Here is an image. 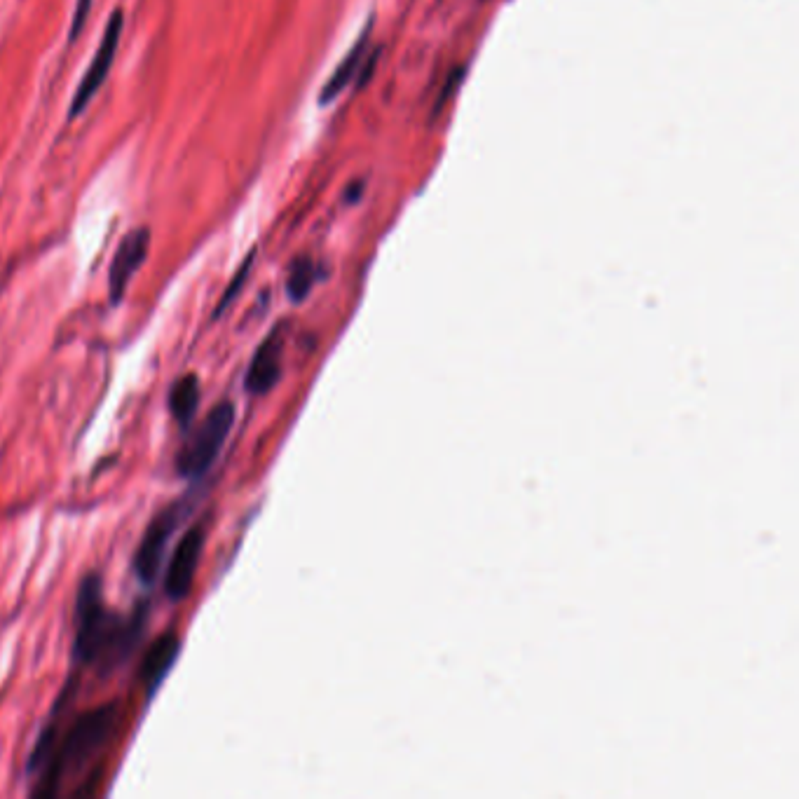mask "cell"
I'll return each mask as SVG.
<instances>
[{
  "label": "cell",
  "instance_id": "cell-1",
  "mask_svg": "<svg viewBox=\"0 0 799 799\" xmlns=\"http://www.w3.org/2000/svg\"><path fill=\"white\" fill-rule=\"evenodd\" d=\"M120 720V703L111 701L80 715L61 739L54 732V727L47 729L38 739V746L29 760V771H40V783L33 790V795H57L61 781L68 774L83 769L87 762H92L111 743L120 727Z\"/></svg>",
  "mask_w": 799,
  "mask_h": 799
},
{
  "label": "cell",
  "instance_id": "cell-2",
  "mask_svg": "<svg viewBox=\"0 0 799 799\" xmlns=\"http://www.w3.org/2000/svg\"><path fill=\"white\" fill-rule=\"evenodd\" d=\"M75 657L80 664H118L132 652L143 633V614L122 619L108 610L99 575H87L78 589L75 605Z\"/></svg>",
  "mask_w": 799,
  "mask_h": 799
},
{
  "label": "cell",
  "instance_id": "cell-3",
  "mask_svg": "<svg viewBox=\"0 0 799 799\" xmlns=\"http://www.w3.org/2000/svg\"><path fill=\"white\" fill-rule=\"evenodd\" d=\"M235 404L232 401H221L211 408L207 420L190 434L186 446L176 455V471L188 481H197L214 467L216 457L228 441L230 429L235 425Z\"/></svg>",
  "mask_w": 799,
  "mask_h": 799
},
{
  "label": "cell",
  "instance_id": "cell-4",
  "mask_svg": "<svg viewBox=\"0 0 799 799\" xmlns=\"http://www.w3.org/2000/svg\"><path fill=\"white\" fill-rule=\"evenodd\" d=\"M188 511H190L188 502H174L162 509L160 514L150 521L134 556V572L141 584H153L157 575H160L169 539H172L176 530H179V525L183 523V518L188 516Z\"/></svg>",
  "mask_w": 799,
  "mask_h": 799
},
{
  "label": "cell",
  "instance_id": "cell-5",
  "mask_svg": "<svg viewBox=\"0 0 799 799\" xmlns=\"http://www.w3.org/2000/svg\"><path fill=\"white\" fill-rule=\"evenodd\" d=\"M122 29H125V12L118 8L115 12H111V17H108L106 31L104 36H101L97 52H94L90 66H87L83 80H80L78 90L73 94L71 106H68V120L80 118V115L87 111V106L92 104L94 97H97V92L104 87L108 73H111L113 68L115 54H118Z\"/></svg>",
  "mask_w": 799,
  "mask_h": 799
},
{
  "label": "cell",
  "instance_id": "cell-6",
  "mask_svg": "<svg viewBox=\"0 0 799 799\" xmlns=\"http://www.w3.org/2000/svg\"><path fill=\"white\" fill-rule=\"evenodd\" d=\"M148 251H150L148 228H136L122 237L118 249H115L111 270H108V293H111L113 305H118L120 300L125 298L127 286L132 282L136 272L141 270V265L146 263Z\"/></svg>",
  "mask_w": 799,
  "mask_h": 799
},
{
  "label": "cell",
  "instance_id": "cell-7",
  "mask_svg": "<svg viewBox=\"0 0 799 799\" xmlns=\"http://www.w3.org/2000/svg\"><path fill=\"white\" fill-rule=\"evenodd\" d=\"M204 528L195 525L186 535L181 537V542L176 544L172 553V563L167 568L165 577V593L172 600H183L190 593V586L195 582V572L200 568V558L204 551Z\"/></svg>",
  "mask_w": 799,
  "mask_h": 799
},
{
  "label": "cell",
  "instance_id": "cell-8",
  "mask_svg": "<svg viewBox=\"0 0 799 799\" xmlns=\"http://www.w3.org/2000/svg\"><path fill=\"white\" fill-rule=\"evenodd\" d=\"M282 350H284L282 329H275L263 340L249 364L244 385H247L251 394L270 392V389L279 382V378H282Z\"/></svg>",
  "mask_w": 799,
  "mask_h": 799
},
{
  "label": "cell",
  "instance_id": "cell-9",
  "mask_svg": "<svg viewBox=\"0 0 799 799\" xmlns=\"http://www.w3.org/2000/svg\"><path fill=\"white\" fill-rule=\"evenodd\" d=\"M181 652V638L174 631L162 633L160 638H155V643L150 645V650L146 652V657L141 661V671L139 678L146 687L148 699L157 692L160 682L167 678V673L172 671L174 661L179 659Z\"/></svg>",
  "mask_w": 799,
  "mask_h": 799
},
{
  "label": "cell",
  "instance_id": "cell-10",
  "mask_svg": "<svg viewBox=\"0 0 799 799\" xmlns=\"http://www.w3.org/2000/svg\"><path fill=\"white\" fill-rule=\"evenodd\" d=\"M368 33H371V26H368V29L364 31V36L357 40V45L352 47V52H347V57L343 59V64H340L336 71H333V75L329 78V83L322 87V94H319V104H322V106L331 104L333 99H338V94L352 83V78L359 71L361 61H364Z\"/></svg>",
  "mask_w": 799,
  "mask_h": 799
},
{
  "label": "cell",
  "instance_id": "cell-11",
  "mask_svg": "<svg viewBox=\"0 0 799 799\" xmlns=\"http://www.w3.org/2000/svg\"><path fill=\"white\" fill-rule=\"evenodd\" d=\"M197 406H200V378L195 373H188L174 382L172 392H169V411L181 427H188L195 418Z\"/></svg>",
  "mask_w": 799,
  "mask_h": 799
},
{
  "label": "cell",
  "instance_id": "cell-12",
  "mask_svg": "<svg viewBox=\"0 0 799 799\" xmlns=\"http://www.w3.org/2000/svg\"><path fill=\"white\" fill-rule=\"evenodd\" d=\"M314 284V263L310 258H298L296 263L291 265L289 279H286V293L293 303H300V300L307 298Z\"/></svg>",
  "mask_w": 799,
  "mask_h": 799
},
{
  "label": "cell",
  "instance_id": "cell-13",
  "mask_svg": "<svg viewBox=\"0 0 799 799\" xmlns=\"http://www.w3.org/2000/svg\"><path fill=\"white\" fill-rule=\"evenodd\" d=\"M251 261H254V254H251V256L247 258V261H244V263H242V268H239V272H237V277H235V279H232V284H230V289H228V291H225V296L221 298V303H218V307H216V317H218V314H221V312L225 310V305H228V303H230V300H232V298H235V296H237V291H239V289H242V284H244V279H247V275H249V270H251Z\"/></svg>",
  "mask_w": 799,
  "mask_h": 799
},
{
  "label": "cell",
  "instance_id": "cell-14",
  "mask_svg": "<svg viewBox=\"0 0 799 799\" xmlns=\"http://www.w3.org/2000/svg\"><path fill=\"white\" fill-rule=\"evenodd\" d=\"M90 10H92V0H78V3H75L71 33H68V43H73V40L78 38L80 33H83L87 17H90Z\"/></svg>",
  "mask_w": 799,
  "mask_h": 799
},
{
  "label": "cell",
  "instance_id": "cell-15",
  "mask_svg": "<svg viewBox=\"0 0 799 799\" xmlns=\"http://www.w3.org/2000/svg\"><path fill=\"white\" fill-rule=\"evenodd\" d=\"M462 75H464V68H455L453 73L448 75L446 78V85H443V90L439 92V99H436V106H434V115H439V111L443 106L448 104L450 101V97H453L455 94V90L457 87H460V80H462Z\"/></svg>",
  "mask_w": 799,
  "mask_h": 799
}]
</instances>
